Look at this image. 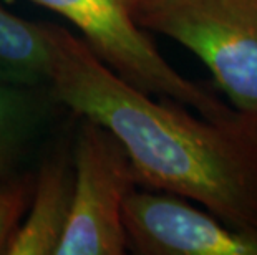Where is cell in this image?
Wrapping results in <instances>:
<instances>
[{
	"mask_svg": "<svg viewBox=\"0 0 257 255\" xmlns=\"http://www.w3.org/2000/svg\"><path fill=\"white\" fill-rule=\"evenodd\" d=\"M42 27L53 96L119 141L138 186L191 199L232 229L257 232V136L247 115L221 124L176 100H153L70 30Z\"/></svg>",
	"mask_w": 257,
	"mask_h": 255,
	"instance_id": "6da1fadb",
	"label": "cell"
},
{
	"mask_svg": "<svg viewBox=\"0 0 257 255\" xmlns=\"http://www.w3.org/2000/svg\"><path fill=\"white\" fill-rule=\"evenodd\" d=\"M131 15L193 52L234 110L257 115V0H145Z\"/></svg>",
	"mask_w": 257,
	"mask_h": 255,
	"instance_id": "7a4b0ae2",
	"label": "cell"
},
{
	"mask_svg": "<svg viewBox=\"0 0 257 255\" xmlns=\"http://www.w3.org/2000/svg\"><path fill=\"white\" fill-rule=\"evenodd\" d=\"M62 15L81 32L90 50L126 83L148 95L166 96L193 108L209 121L229 124L242 118L209 86L178 73L136 24L121 0H30Z\"/></svg>",
	"mask_w": 257,
	"mask_h": 255,
	"instance_id": "3957f363",
	"label": "cell"
},
{
	"mask_svg": "<svg viewBox=\"0 0 257 255\" xmlns=\"http://www.w3.org/2000/svg\"><path fill=\"white\" fill-rule=\"evenodd\" d=\"M138 186L133 166L113 134L81 119L75 144V176L68 224L57 255H123V204Z\"/></svg>",
	"mask_w": 257,
	"mask_h": 255,
	"instance_id": "277c9868",
	"label": "cell"
},
{
	"mask_svg": "<svg viewBox=\"0 0 257 255\" xmlns=\"http://www.w3.org/2000/svg\"><path fill=\"white\" fill-rule=\"evenodd\" d=\"M126 247L138 255H257V232L237 230L176 194L131 191L123 204Z\"/></svg>",
	"mask_w": 257,
	"mask_h": 255,
	"instance_id": "5b68a950",
	"label": "cell"
},
{
	"mask_svg": "<svg viewBox=\"0 0 257 255\" xmlns=\"http://www.w3.org/2000/svg\"><path fill=\"white\" fill-rule=\"evenodd\" d=\"M73 174L62 157L43 162L27 217L10 238L7 255H57L72 209Z\"/></svg>",
	"mask_w": 257,
	"mask_h": 255,
	"instance_id": "8992f818",
	"label": "cell"
},
{
	"mask_svg": "<svg viewBox=\"0 0 257 255\" xmlns=\"http://www.w3.org/2000/svg\"><path fill=\"white\" fill-rule=\"evenodd\" d=\"M50 78V52L42 24L0 4V83L37 88Z\"/></svg>",
	"mask_w": 257,
	"mask_h": 255,
	"instance_id": "52a82bcc",
	"label": "cell"
},
{
	"mask_svg": "<svg viewBox=\"0 0 257 255\" xmlns=\"http://www.w3.org/2000/svg\"><path fill=\"white\" fill-rule=\"evenodd\" d=\"M34 88L0 83V177L14 162L34 126Z\"/></svg>",
	"mask_w": 257,
	"mask_h": 255,
	"instance_id": "ba28073f",
	"label": "cell"
},
{
	"mask_svg": "<svg viewBox=\"0 0 257 255\" xmlns=\"http://www.w3.org/2000/svg\"><path fill=\"white\" fill-rule=\"evenodd\" d=\"M34 182L27 177H0V253H5L17 230L22 215L29 207Z\"/></svg>",
	"mask_w": 257,
	"mask_h": 255,
	"instance_id": "9c48e42d",
	"label": "cell"
},
{
	"mask_svg": "<svg viewBox=\"0 0 257 255\" xmlns=\"http://www.w3.org/2000/svg\"><path fill=\"white\" fill-rule=\"evenodd\" d=\"M121 2H123L124 5H126V7L130 9V12H131V10L136 9L141 2H145V0H121Z\"/></svg>",
	"mask_w": 257,
	"mask_h": 255,
	"instance_id": "30bf717a",
	"label": "cell"
},
{
	"mask_svg": "<svg viewBox=\"0 0 257 255\" xmlns=\"http://www.w3.org/2000/svg\"><path fill=\"white\" fill-rule=\"evenodd\" d=\"M249 116V121H250V126H252L255 136H257V115H247Z\"/></svg>",
	"mask_w": 257,
	"mask_h": 255,
	"instance_id": "8fae6325",
	"label": "cell"
}]
</instances>
